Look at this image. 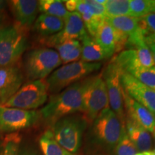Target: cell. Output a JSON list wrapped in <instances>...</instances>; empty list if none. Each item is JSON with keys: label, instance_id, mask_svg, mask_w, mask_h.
<instances>
[{"label": "cell", "instance_id": "1", "mask_svg": "<svg viewBox=\"0 0 155 155\" xmlns=\"http://www.w3.org/2000/svg\"><path fill=\"white\" fill-rule=\"evenodd\" d=\"M86 80L78 81L62 91L52 95L40 114L46 121L54 124L58 120L81 111L83 113V91Z\"/></svg>", "mask_w": 155, "mask_h": 155}, {"label": "cell", "instance_id": "2", "mask_svg": "<svg viewBox=\"0 0 155 155\" xmlns=\"http://www.w3.org/2000/svg\"><path fill=\"white\" fill-rule=\"evenodd\" d=\"M99 63H86L76 61L58 68L46 79L48 93L55 94L62 91L67 87L82 81L95 71L101 68Z\"/></svg>", "mask_w": 155, "mask_h": 155}, {"label": "cell", "instance_id": "3", "mask_svg": "<svg viewBox=\"0 0 155 155\" xmlns=\"http://www.w3.org/2000/svg\"><path fill=\"white\" fill-rule=\"evenodd\" d=\"M62 61L55 50L48 48H37L27 53L24 69L30 81L42 80L59 68Z\"/></svg>", "mask_w": 155, "mask_h": 155}, {"label": "cell", "instance_id": "4", "mask_svg": "<svg viewBox=\"0 0 155 155\" xmlns=\"http://www.w3.org/2000/svg\"><path fill=\"white\" fill-rule=\"evenodd\" d=\"M27 47L24 29L17 25L0 28V66L17 64Z\"/></svg>", "mask_w": 155, "mask_h": 155}, {"label": "cell", "instance_id": "5", "mask_svg": "<svg viewBox=\"0 0 155 155\" xmlns=\"http://www.w3.org/2000/svg\"><path fill=\"white\" fill-rule=\"evenodd\" d=\"M82 98L83 113L91 121H94L102 111L109 108L107 90L102 74L86 79Z\"/></svg>", "mask_w": 155, "mask_h": 155}, {"label": "cell", "instance_id": "6", "mask_svg": "<svg viewBox=\"0 0 155 155\" xmlns=\"http://www.w3.org/2000/svg\"><path fill=\"white\" fill-rule=\"evenodd\" d=\"M48 88L45 79L25 83L3 106L23 110H35L47 101Z\"/></svg>", "mask_w": 155, "mask_h": 155}, {"label": "cell", "instance_id": "7", "mask_svg": "<svg viewBox=\"0 0 155 155\" xmlns=\"http://www.w3.org/2000/svg\"><path fill=\"white\" fill-rule=\"evenodd\" d=\"M94 132L101 144L115 148L126 130L123 121L111 108L104 109L94 121Z\"/></svg>", "mask_w": 155, "mask_h": 155}, {"label": "cell", "instance_id": "8", "mask_svg": "<svg viewBox=\"0 0 155 155\" xmlns=\"http://www.w3.org/2000/svg\"><path fill=\"white\" fill-rule=\"evenodd\" d=\"M85 122L75 116H66L54 123L53 134L56 141L68 152L74 154L81 147Z\"/></svg>", "mask_w": 155, "mask_h": 155}, {"label": "cell", "instance_id": "9", "mask_svg": "<svg viewBox=\"0 0 155 155\" xmlns=\"http://www.w3.org/2000/svg\"><path fill=\"white\" fill-rule=\"evenodd\" d=\"M121 71L113 59L101 74L106 86L109 106L112 111L124 121V91L121 82Z\"/></svg>", "mask_w": 155, "mask_h": 155}, {"label": "cell", "instance_id": "10", "mask_svg": "<svg viewBox=\"0 0 155 155\" xmlns=\"http://www.w3.org/2000/svg\"><path fill=\"white\" fill-rule=\"evenodd\" d=\"M40 118L35 110L6 107L0 105V131L14 133L34 125Z\"/></svg>", "mask_w": 155, "mask_h": 155}, {"label": "cell", "instance_id": "11", "mask_svg": "<svg viewBox=\"0 0 155 155\" xmlns=\"http://www.w3.org/2000/svg\"><path fill=\"white\" fill-rule=\"evenodd\" d=\"M114 59L121 73H127L137 68L155 66L152 53L145 42H142L134 49L122 50Z\"/></svg>", "mask_w": 155, "mask_h": 155}, {"label": "cell", "instance_id": "12", "mask_svg": "<svg viewBox=\"0 0 155 155\" xmlns=\"http://www.w3.org/2000/svg\"><path fill=\"white\" fill-rule=\"evenodd\" d=\"M121 82L124 91L155 116V90L146 86L125 73H121Z\"/></svg>", "mask_w": 155, "mask_h": 155}, {"label": "cell", "instance_id": "13", "mask_svg": "<svg viewBox=\"0 0 155 155\" xmlns=\"http://www.w3.org/2000/svg\"><path fill=\"white\" fill-rule=\"evenodd\" d=\"M94 40L110 58L126 48L128 37L115 30L104 19L98 27Z\"/></svg>", "mask_w": 155, "mask_h": 155}, {"label": "cell", "instance_id": "14", "mask_svg": "<svg viewBox=\"0 0 155 155\" xmlns=\"http://www.w3.org/2000/svg\"><path fill=\"white\" fill-rule=\"evenodd\" d=\"M65 25L61 32L45 39V43L49 47H55L58 45L71 40L81 41L87 32L81 15L76 12H70L64 21Z\"/></svg>", "mask_w": 155, "mask_h": 155}, {"label": "cell", "instance_id": "15", "mask_svg": "<svg viewBox=\"0 0 155 155\" xmlns=\"http://www.w3.org/2000/svg\"><path fill=\"white\" fill-rule=\"evenodd\" d=\"M24 75L18 64L0 66V105H4L22 86Z\"/></svg>", "mask_w": 155, "mask_h": 155}, {"label": "cell", "instance_id": "16", "mask_svg": "<svg viewBox=\"0 0 155 155\" xmlns=\"http://www.w3.org/2000/svg\"><path fill=\"white\" fill-rule=\"evenodd\" d=\"M9 2L18 26L25 30L34 24L39 11L38 1L13 0Z\"/></svg>", "mask_w": 155, "mask_h": 155}, {"label": "cell", "instance_id": "17", "mask_svg": "<svg viewBox=\"0 0 155 155\" xmlns=\"http://www.w3.org/2000/svg\"><path fill=\"white\" fill-rule=\"evenodd\" d=\"M124 91V90H123ZM124 109L127 117L137 122L149 132H152L155 127V116L147 108L131 98L129 95L123 92Z\"/></svg>", "mask_w": 155, "mask_h": 155}, {"label": "cell", "instance_id": "18", "mask_svg": "<svg viewBox=\"0 0 155 155\" xmlns=\"http://www.w3.org/2000/svg\"><path fill=\"white\" fill-rule=\"evenodd\" d=\"M125 127L129 139L139 152L152 150V139L150 132L129 117H127Z\"/></svg>", "mask_w": 155, "mask_h": 155}, {"label": "cell", "instance_id": "19", "mask_svg": "<svg viewBox=\"0 0 155 155\" xmlns=\"http://www.w3.org/2000/svg\"><path fill=\"white\" fill-rule=\"evenodd\" d=\"M64 20L58 17L41 14L34 23V30L39 35L45 38L58 33L64 28Z\"/></svg>", "mask_w": 155, "mask_h": 155}, {"label": "cell", "instance_id": "20", "mask_svg": "<svg viewBox=\"0 0 155 155\" xmlns=\"http://www.w3.org/2000/svg\"><path fill=\"white\" fill-rule=\"evenodd\" d=\"M81 61L86 63H96L108 59V56L94 38L86 35L81 40Z\"/></svg>", "mask_w": 155, "mask_h": 155}, {"label": "cell", "instance_id": "21", "mask_svg": "<svg viewBox=\"0 0 155 155\" xmlns=\"http://www.w3.org/2000/svg\"><path fill=\"white\" fill-rule=\"evenodd\" d=\"M105 19L113 28L128 37V39L140 32L138 18L130 16L105 17Z\"/></svg>", "mask_w": 155, "mask_h": 155}, {"label": "cell", "instance_id": "22", "mask_svg": "<svg viewBox=\"0 0 155 155\" xmlns=\"http://www.w3.org/2000/svg\"><path fill=\"white\" fill-rule=\"evenodd\" d=\"M75 12L81 15L85 28L87 29L90 36L94 38L98 27L105 19L95 16L84 0H77Z\"/></svg>", "mask_w": 155, "mask_h": 155}, {"label": "cell", "instance_id": "23", "mask_svg": "<svg viewBox=\"0 0 155 155\" xmlns=\"http://www.w3.org/2000/svg\"><path fill=\"white\" fill-rule=\"evenodd\" d=\"M54 48L60 56L62 64L64 65L76 62L81 58V44L78 40H68Z\"/></svg>", "mask_w": 155, "mask_h": 155}, {"label": "cell", "instance_id": "24", "mask_svg": "<svg viewBox=\"0 0 155 155\" xmlns=\"http://www.w3.org/2000/svg\"><path fill=\"white\" fill-rule=\"evenodd\" d=\"M39 144L43 155H73L58 144L54 138L53 131L50 130L46 131L41 136Z\"/></svg>", "mask_w": 155, "mask_h": 155}, {"label": "cell", "instance_id": "25", "mask_svg": "<svg viewBox=\"0 0 155 155\" xmlns=\"http://www.w3.org/2000/svg\"><path fill=\"white\" fill-rule=\"evenodd\" d=\"M38 9L42 14L51 15L65 21L69 13L65 8L64 1L41 0L38 2Z\"/></svg>", "mask_w": 155, "mask_h": 155}, {"label": "cell", "instance_id": "26", "mask_svg": "<svg viewBox=\"0 0 155 155\" xmlns=\"http://www.w3.org/2000/svg\"><path fill=\"white\" fill-rule=\"evenodd\" d=\"M138 24L147 46L155 44V12L139 17Z\"/></svg>", "mask_w": 155, "mask_h": 155}, {"label": "cell", "instance_id": "27", "mask_svg": "<svg viewBox=\"0 0 155 155\" xmlns=\"http://www.w3.org/2000/svg\"><path fill=\"white\" fill-rule=\"evenodd\" d=\"M104 8L106 17L130 16L129 0H106Z\"/></svg>", "mask_w": 155, "mask_h": 155}, {"label": "cell", "instance_id": "28", "mask_svg": "<svg viewBox=\"0 0 155 155\" xmlns=\"http://www.w3.org/2000/svg\"><path fill=\"white\" fill-rule=\"evenodd\" d=\"M149 88L155 90V66L152 68H137L125 73Z\"/></svg>", "mask_w": 155, "mask_h": 155}, {"label": "cell", "instance_id": "29", "mask_svg": "<svg viewBox=\"0 0 155 155\" xmlns=\"http://www.w3.org/2000/svg\"><path fill=\"white\" fill-rule=\"evenodd\" d=\"M130 17L139 18L154 12V0H130Z\"/></svg>", "mask_w": 155, "mask_h": 155}, {"label": "cell", "instance_id": "30", "mask_svg": "<svg viewBox=\"0 0 155 155\" xmlns=\"http://www.w3.org/2000/svg\"><path fill=\"white\" fill-rule=\"evenodd\" d=\"M115 152L116 155H136L139 153L134 144L129 139L127 130L124 131L121 138L115 147Z\"/></svg>", "mask_w": 155, "mask_h": 155}, {"label": "cell", "instance_id": "31", "mask_svg": "<svg viewBox=\"0 0 155 155\" xmlns=\"http://www.w3.org/2000/svg\"><path fill=\"white\" fill-rule=\"evenodd\" d=\"M20 142L19 136L13 134L9 135L5 139L3 151L1 155H18Z\"/></svg>", "mask_w": 155, "mask_h": 155}, {"label": "cell", "instance_id": "32", "mask_svg": "<svg viewBox=\"0 0 155 155\" xmlns=\"http://www.w3.org/2000/svg\"><path fill=\"white\" fill-rule=\"evenodd\" d=\"M84 1L95 16L105 19V8L104 5L98 3L96 0H84Z\"/></svg>", "mask_w": 155, "mask_h": 155}, {"label": "cell", "instance_id": "33", "mask_svg": "<svg viewBox=\"0 0 155 155\" xmlns=\"http://www.w3.org/2000/svg\"><path fill=\"white\" fill-rule=\"evenodd\" d=\"M64 5L68 12H75L77 5V0H68L64 1Z\"/></svg>", "mask_w": 155, "mask_h": 155}, {"label": "cell", "instance_id": "34", "mask_svg": "<svg viewBox=\"0 0 155 155\" xmlns=\"http://www.w3.org/2000/svg\"><path fill=\"white\" fill-rule=\"evenodd\" d=\"M18 155H38L34 151L28 150V149H24V150H19Z\"/></svg>", "mask_w": 155, "mask_h": 155}, {"label": "cell", "instance_id": "35", "mask_svg": "<svg viewBox=\"0 0 155 155\" xmlns=\"http://www.w3.org/2000/svg\"><path fill=\"white\" fill-rule=\"evenodd\" d=\"M148 47H149V48H150L151 53H152V58H153V61H154V65H155V44L151 45L148 46Z\"/></svg>", "mask_w": 155, "mask_h": 155}, {"label": "cell", "instance_id": "36", "mask_svg": "<svg viewBox=\"0 0 155 155\" xmlns=\"http://www.w3.org/2000/svg\"><path fill=\"white\" fill-rule=\"evenodd\" d=\"M6 6V2L5 1H0V12L2 13V12L4 10Z\"/></svg>", "mask_w": 155, "mask_h": 155}, {"label": "cell", "instance_id": "37", "mask_svg": "<svg viewBox=\"0 0 155 155\" xmlns=\"http://www.w3.org/2000/svg\"><path fill=\"white\" fill-rule=\"evenodd\" d=\"M152 134V135H153V137H154V141H155V127H154V129H153V130H152V132H151Z\"/></svg>", "mask_w": 155, "mask_h": 155}, {"label": "cell", "instance_id": "38", "mask_svg": "<svg viewBox=\"0 0 155 155\" xmlns=\"http://www.w3.org/2000/svg\"><path fill=\"white\" fill-rule=\"evenodd\" d=\"M2 19H3L2 13H1V12H0V24H1V22H2Z\"/></svg>", "mask_w": 155, "mask_h": 155}, {"label": "cell", "instance_id": "39", "mask_svg": "<svg viewBox=\"0 0 155 155\" xmlns=\"http://www.w3.org/2000/svg\"><path fill=\"white\" fill-rule=\"evenodd\" d=\"M152 155H155V150H152Z\"/></svg>", "mask_w": 155, "mask_h": 155}, {"label": "cell", "instance_id": "40", "mask_svg": "<svg viewBox=\"0 0 155 155\" xmlns=\"http://www.w3.org/2000/svg\"><path fill=\"white\" fill-rule=\"evenodd\" d=\"M1 27H2V26H1V25H0V28H1Z\"/></svg>", "mask_w": 155, "mask_h": 155}, {"label": "cell", "instance_id": "41", "mask_svg": "<svg viewBox=\"0 0 155 155\" xmlns=\"http://www.w3.org/2000/svg\"></svg>", "mask_w": 155, "mask_h": 155}]
</instances>
